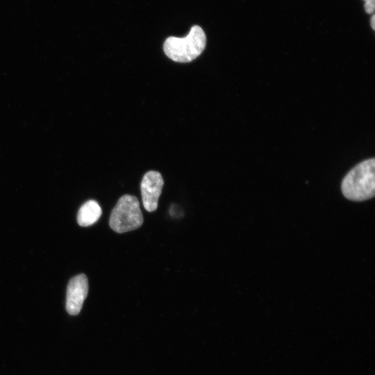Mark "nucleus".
I'll return each mask as SVG.
<instances>
[{
  "label": "nucleus",
  "instance_id": "obj_8",
  "mask_svg": "<svg viewBox=\"0 0 375 375\" xmlns=\"http://www.w3.org/2000/svg\"><path fill=\"white\" fill-rule=\"evenodd\" d=\"M371 26L373 30H375V15L373 14L371 17Z\"/></svg>",
  "mask_w": 375,
  "mask_h": 375
},
{
  "label": "nucleus",
  "instance_id": "obj_4",
  "mask_svg": "<svg viewBox=\"0 0 375 375\" xmlns=\"http://www.w3.org/2000/svg\"><path fill=\"white\" fill-rule=\"evenodd\" d=\"M164 184L161 174L156 171L147 172L141 182V194L144 208L149 212L156 210Z\"/></svg>",
  "mask_w": 375,
  "mask_h": 375
},
{
  "label": "nucleus",
  "instance_id": "obj_7",
  "mask_svg": "<svg viewBox=\"0 0 375 375\" xmlns=\"http://www.w3.org/2000/svg\"><path fill=\"white\" fill-rule=\"evenodd\" d=\"M364 8L367 13L374 14L375 8V0H364Z\"/></svg>",
  "mask_w": 375,
  "mask_h": 375
},
{
  "label": "nucleus",
  "instance_id": "obj_2",
  "mask_svg": "<svg viewBox=\"0 0 375 375\" xmlns=\"http://www.w3.org/2000/svg\"><path fill=\"white\" fill-rule=\"evenodd\" d=\"M206 37L203 29L195 25L185 38L169 37L163 49L166 56L178 62H189L198 57L204 50Z\"/></svg>",
  "mask_w": 375,
  "mask_h": 375
},
{
  "label": "nucleus",
  "instance_id": "obj_6",
  "mask_svg": "<svg viewBox=\"0 0 375 375\" xmlns=\"http://www.w3.org/2000/svg\"><path fill=\"white\" fill-rule=\"evenodd\" d=\"M101 213L99 204L94 200H89L82 205L78 212V224L81 226L92 225L99 219Z\"/></svg>",
  "mask_w": 375,
  "mask_h": 375
},
{
  "label": "nucleus",
  "instance_id": "obj_1",
  "mask_svg": "<svg viewBox=\"0 0 375 375\" xmlns=\"http://www.w3.org/2000/svg\"><path fill=\"white\" fill-rule=\"evenodd\" d=\"M374 158L367 159L356 165L344 177L341 190L349 200L362 201L374 196Z\"/></svg>",
  "mask_w": 375,
  "mask_h": 375
},
{
  "label": "nucleus",
  "instance_id": "obj_5",
  "mask_svg": "<svg viewBox=\"0 0 375 375\" xmlns=\"http://www.w3.org/2000/svg\"><path fill=\"white\" fill-rule=\"evenodd\" d=\"M88 292V281L83 274L73 277L69 282L66 296V310L69 315H78Z\"/></svg>",
  "mask_w": 375,
  "mask_h": 375
},
{
  "label": "nucleus",
  "instance_id": "obj_3",
  "mask_svg": "<svg viewBox=\"0 0 375 375\" xmlns=\"http://www.w3.org/2000/svg\"><path fill=\"white\" fill-rule=\"evenodd\" d=\"M143 223V216L138 199L133 195L120 197L112 209L109 224L115 232L122 233L138 228Z\"/></svg>",
  "mask_w": 375,
  "mask_h": 375
}]
</instances>
